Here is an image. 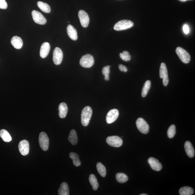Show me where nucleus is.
Segmentation results:
<instances>
[{
  "instance_id": "1",
  "label": "nucleus",
  "mask_w": 195,
  "mask_h": 195,
  "mask_svg": "<svg viewBox=\"0 0 195 195\" xmlns=\"http://www.w3.org/2000/svg\"><path fill=\"white\" fill-rule=\"evenodd\" d=\"M93 113L92 109L90 106H86L82 110L81 123L84 126L88 125Z\"/></svg>"
},
{
  "instance_id": "2",
  "label": "nucleus",
  "mask_w": 195,
  "mask_h": 195,
  "mask_svg": "<svg viewBox=\"0 0 195 195\" xmlns=\"http://www.w3.org/2000/svg\"><path fill=\"white\" fill-rule=\"evenodd\" d=\"M134 23L131 21L129 20H122L119 21L115 25L114 29L116 31H121L130 29L133 27Z\"/></svg>"
},
{
  "instance_id": "3",
  "label": "nucleus",
  "mask_w": 195,
  "mask_h": 195,
  "mask_svg": "<svg viewBox=\"0 0 195 195\" xmlns=\"http://www.w3.org/2000/svg\"><path fill=\"white\" fill-rule=\"evenodd\" d=\"M94 63L95 60L93 56L89 54L82 56L80 62V64L82 67L86 68L91 67Z\"/></svg>"
},
{
  "instance_id": "4",
  "label": "nucleus",
  "mask_w": 195,
  "mask_h": 195,
  "mask_svg": "<svg viewBox=\"0 0 195 195\" xmlns=\"http://www.w3.org/2000/svg\"><path fill=\"white\" fill-rule=\"evenodd\" d=\"M176 52L178 57L183 63L187 64L190 62L191 56L185 49L178 47L176 49Z\"/></svg>"
},
{
  "instance_id": "5",
  "label": "nucleus",
  "mask_w": 195,
  "mask_h": 195,
  "mask_svg": "<svg viewBox=\"0 0 195 195\" xmlns=\"http://www.w3.org/2000/svg\"><path fill=\"white\" fill-rule=\"evenodd\" d=\"M39 142L41 149L46 151L49 149V140L48 135L44 132H41L39 135Z\"/></svg>"
},
{
  "instance_id": "6",
  "label": "nucleus",
  "mask_w": 195,
  "mask_h": 195,
  "mask_svg": "<svg viewBox=\"0 0 195 195\" xmlns=\"http://www.w3.org/2000/svg\"><path fill=\"white\" fill-rule=\"evenodd\" d=\"M136 126L140 132L146 134L149 132V126L146 121L142 118H138L136 122Z\"/></svg>"
},
{
  "instance_id": "7",
  "label": "nucleus",
  "mask_w": 195,
  "mask_h": 195,
  "mask_svg": "<svg viewBox=\"0 0 195 195\" xmlns=\"http://www.w3.org/2000/svg\"><path fill=\"white\" fill-rule=\"evenodd\" d=\"M160 77L163 79V83L164 86L168 85L169 79L167 68L165 63H161L159 70Z\"/></svg>"
},
{
  "instance_id": "8",
  "label": "nucleus",
  "mask_w": 195,
  "mask_h": 195,
  "mask_svg": "<svg viewBox=\"0 0 195 195\" xmlns=\"http://www.w3.org/2000/svg\"><path fill=\"white\" fill-rule=\"evenodd\" d=\"M106 142L110 146L119 147L123 144V140L121 138L117 136H111L107 138Z\"/></svg>"
},
{
  "instance_id": "9",
  "label": "nucleus",
  "mask_w": 195,
  "mask_h": 195,
  "mask_svg": "<svg viewBox=\"0 0 195 195\" xmlns=\"http://www.w3.org/2000/svg\"><path fill=\"white\" fill-rule=\"evenodd\" d=\"M32 14L33 20L35 23L40 25L46 24L47 22L46 18L39 12L36 10H33L32 11Z\"/></svg>"
},
{
  "instance_id": "10",
  "label": "nucleus",
  "mask_w": 195,
  "mask_h": 195,
  "mask_svg": "<svg viewBox=\"0 0 195 195\" xmlns=\"http://www.w3.org/2000/svg\"><path fill=\"white\" fill-rule=\"evenodd\" d=\"M63 53L61 49L56 47L54 50L53 54V61L56 65H60L63 59Z\"/></svg>"
},
{
  "instance_id": "11",
  "label": "nucleus",
  "mask_w": 195,
  "mask_h": 195,
  "mask_svg": "<svg viewBox=\"0 0 195 195\" xmlns=\"http://www.w3.org/2000/svg\"><path fill=\"white\" fill-rule=\"evenodd\" d=\"M78 16L82 26L84 28L87 27L90 22L88 14L85 11L81 10L79 11Z\"/></svg>"
},
{
  "instance_id": "12",
  "label": "nucleus",
  "mask_w": 195,
  "mask_h": 195,
  "mask_svg": "<svg viewBox=\"0 0 195 195\" xmlns=\"http://www.w3.org/2000/svg\"><path fill=\"white\" fill-rule=\"evenodd\" d=\"M119 116V112L116 109L110 110L108 112L106 117V121L108 124H111L116 120Z\"/></svg>"
},
{
  "instance_id": "13",
  "label": "nucleus",
  "mask_w": 195,
  "mask_h": 195,
  "mask_svg": "<svg viewBox=\"0 0 195 195\" xmlns=\"http://www.w3.org/2000/svg\"><path fill=\"white\" fill-rule=\"evenodd\" d=\"M18 149L21 154L23 156H27L29 154V144L26 140H23L18 144Z\"/></svg>"
},
{
  "instance_id": "14",
  "label": "nucleus",
  "mask_w": 195,
  "mask_h": 195,
  "mask_svg": "<svg viewBox=\"0 0 195 195\" xmlns=\"http://www.w3.org/2000/svg\"><path fill=\"white\" fill-rule=\"evenodd\" d=\"M148 162L152 170L155 171H159L162 168V166L161 163H160L158 160L151 157L148 159Z\"/></svg>"
},
{
  "instance_id": "15",
  "label": "nucleus",
  "mask_w": 195,
  "mask_h": 195,
  "mask_svg": "<svg viewBox=\"0 0 195 195\" xmlns=\"http://www.w3.org/2000/svg\"><path fill=\"white\" fill-rule=\"evenodd\" d=\"M50 49V46L48 42H44L42 44L40 51V55L42 58L47 57Z\"/></svg>"
},
{
  "instance_id": "16",
  "label": "nucleus",
  "mask_w": 195,
  "mask_h": 195,
  "mask_svg": "<svg viewBox=\"0 0 195 195\" xmlns=\"http://www.w3.org/2000/svg\"><path fill=\"white\" fill-rule=\"evenodd\" d=\"M68 36L73 40L76 41L78 39L77 32L76 29L71 25H69L67 27Z\"/></svg>"
},
{
  "instance_id": "17",
  "label": "nucleus",
  "mask_w": 195,
  "mask_h": 195,
  "mask_svg": "<svg viewBox=\"0 0 195 195\" xmlns=\"http://www.w3.org/2000/svg\"><path fill=\"white\" fill-rule=\"evenodd\" d=\"M184 147L187 156L190 158H193L195 156V150L191 143L189 141H187L185 143Z\"/></svg>"
},
{
  "instance_id": "18",
  "label": "nucleus",
  "mask_w": 195,
  "mask_h": 195,
  "mask_svg": "<svg viewBox=\"0 0 195 195\" xmlns=\"http://www.w3.org/2000/svg\"><path fill=\"white\" fill-rule=\"evenodd\" d=\"M11 44L16 49H19L23 46V41L20 37L17 36H14L11 40Z\"/></svg>"
},
{
  "instance_id": "19",
  "label": "nucleus",
  "mask_w": 195,
  "mask_h": 195,
  "mask_svg": "<svg viewBox=\"0 0 195 195\" xmlns=\"http://www.w3.org/2000/svg\"><path fill=\"white\" fill-rule=\"evenodd\" d=\"M59 116L61 118H64L67 116L68 111V108L66 104L64 102L60 103L59 106Z\"/></svg>"
},
{
  "instance_id": "20",
  "label": "nucleus",
  "mask_w": 195,
  "mask_h": 195,
  "mask_svg": "<svg viewBox=\"0 0 195 195\" xmlns=\"http://www.w3.org/2000/svg\"><path fill=\"white\" fill-rule=\"evenodd\" d=\"M58 195H69V185L67 183L63 182L61 184L60 188L58 190Z\"/></svg>"
},
{
  "instance_id": "21",
  "label": "nucleus",
  "mask_w": 195,
  "mask_h": 195,
  "mask_svg": "<svg viewBox=\"0 0 195 195\" xmlns=\"http://www.w3.org/2000/svg\"><path fill=\"white\" fill-rule=\"evenodd\" d=\"M69 140L72 145H75L77 144L78 139L76 131L72 130L70 131L69 135Z\"/></svg>"
},
{
  "instance_id": "22",
  "label": "nucleus",
  "mask_w": 195,
  "mask_h": 195,
  "mask_svg": "<svg viewBox=\"0 0 195 195\" xmlns=\"http://www.w3.org/2000/svg\"><path fill=\"white\" fill-rule=\"evenodd\" d=\"M0 137L4 141L6 142H10L12 140L11 136L8 131L5 130H2L0 131Z\"/></svg>"
},
{
  "instance_id": "23",
  "label": "nucleus",
  "mask_w": 195,
  "mask_h": 195,
  "mask_svg": "<svg viewBox=\"0 0 195 195\" xmlns=\"http://www.w3.org/2000/svg\"><path fill=\"white\" fill-rule=\"evenodd\" d=\"M37 5L38 8L44 13H49L51 12V9L50 6L46 3L39 1L37 2Z\"/></svg>"
},
{
  "instance_id": "24",
  "label": "nucleus",
  "mask_w": 195,
  "mask_h": 195,
  "mask_svg": "<svg viewBox=\"0 0 195 195\" xmlns=\"http://www.w3.org/2000/svg\"><path fill=\"white\" fill-rule=\"evenodd\" d=\"M69 157L73 161V162L75 166L79 167L81 165V162L78 154L74 152H71L69 154Z\"/></svg>"
},
{
  "instance_id": "25",
  "label": "nucleus",
  "mask_w": 195,
  "mask_h": 195,
  "mask_svg": "<svg viewBox=\"0 0 195 195\" xmlns=\"http://www.w3.org/2000/svg\"><path fill=\"white\" fill-rule=\"evenodd\" d=\"M89 180L94 191L97 190L99 187V184L94 174H91L89 176Z\"/></svg>"
},
{
  "instance_id": "26",
  "label": "nucleus",
  "mask_w": 195,
  "mask_h": 195,
  "mask_svg": "<svg viewBox=\"0 0 195 195\" xmlns=\"http://www.w3.org/2000/svg\"><path fill=\"white\" fill-rule=\"evenodd\" d=\"M181 195H191L194 193V190L192 187H184L181 188L179 191Z\"/></svg>"
},
{
  "instance_id": "27",
  "label": "nucleus",
  "mask_w": 195,
  "mask_h": 195,
  "mask_svg": "<svg viewBox=\"0 0 195 195\" xmlns=\"http://www.w3.org/2000/svg\"><path fill=\"white\" fill-rule=\"evenodd\" d=\"M97 168L98 172L102 177H104L106 175V170L105 166L100 162H98L97 164Z\"/></svg>"
},
{
  "instance_id": "28",
  "label": "nucleus",
  "mask_w": 195,
  "mask_h": 195,
  "mask_svg": "<svg viewBox=\"0 0 195 195\" xmlns=\"http://www.w3.org/2000/svg\"><path fill=\"white\" fill-rule=\"evenodd\" d=\"M117 182L121 183H124L128 181V178L125 174L122 173H117L116 176Z\"/></svg>"
},
{
  "instance_id": "29",
  "label": "nucleus",
  "mask_w": 195,
  "mask_h": 195,
  "mask_svg": "<svg viewBox=\"0 0 195 195\" xmlns=\"http://www.w3.org/2000/svg\"><path fill=\"white\" fill-rule=\"evenodd\" d=\"M151 81L147 80L145 82L144 87H143L141 95L143 97H145L146 96L148 91L151 87Z\"/></svg>"
},
{
  "instance_id": "30",
  "label": "nucleus",
  "mask_w": 195,
  "mask_h": 195,
  "mask_svg": "<svg viewBox=\"0 0 195 195\" xmlns=\"http://www.w3.org/2000/svg\"><path fill=\"white\" fill-rule=\"evenodd\" d=\"M176 133V126L174 125L170 126L167 131L168 137L170 138H172L174 137Z\"/></svg>"
},
{
  "instance_id": "31",
  "label": "nucleus",
  "mask_w": 195,
  "mask_h": 195,
  "mask_svg": "<svg viewBox=\"0 0 195 195\" xmlns=\"http://www.w3.org/2000/svg\"><path fill=\"white\" fill-rule=\"evenodd\" d=\"M110 67H111V66L107 65V66L103 68L102 72L103 74L105 75V80L109 81L110 79L109 74Z\"/></svg>"
},
{
  "instance_id": "32",
  "label": "nucleus",
  "mask_w": 195,
  "mask_h": 195,
  "mask_svg": "<svg viewBox=\"0 0 195 195\" xmlns=\"http://www.w3.org/2000/svg\"><path fill=\"white\" fill-rule=\"evenodd\" d=\"M120 56L122 60L126 62L130 61L131 59V56L127 51H124L123 53H121L120 54Z\"/></svg>"
},
{
  "instance_id": "33",
  "label": "nucleus",
  "mask_w": 195,
  "mask_h": 195,
  "mask_svg": "<svg viewBox=\"0 0 195 195\" xmlns=\"http://www.w3.org/2000/svg\"><path fill=\"white\" fill-rule=\"evenodd\" d=\"M8 7V3L5 0H0V9H6Z\"/></svg>"
},
{
  "instance_id": "34",
  "label": "nucleus",
  "mask_w": 195,
  "mask_h": 195,
  "mask_svg": "<svg viewBox=\"0 0 195 195\" xmlns=\"http://www.w3.org/2000/svg\"><path fill=\"white\" fill-rule=\"evenodd\" d=\"M119 68L120 70L121 71H123L124 72H126L127 71L128 69L125 65L122 64H120L119 65Z\"/></svg>"
},
{
  "instance_id": "35",
  "label": "nucleus",
  "mask_w": 195,
  "mask_h": 195,
  "mask_svg": "<svg viewBox=\"0 0 195 195\" xmlns=\"http://www.w3.org/2000/svg\"><path fill=\"white\" fill-rule=\"evenodd\" d=\"M183 31L185 34H187L189 33V29L188 26L186 24H185L183 27Z\"/></svg>"
},
{
  "instance_id": "36",
  "label": "nucleus",
  "mask_w": 195,
  "mask_h": 195,
  "mask_svg": "<svg viewBox=\"0 0 195 195\" xmlns=\"http://www.w3.org/2000/svg\"><path fill=\"white\" fill-rule=\"evenodd\" d=\"M179 1L182 2H184L188 1H191V0H179Z\"/></svg>"
},
{
  "instance_id": "37",
  "label": "nucleus",
  "mask_w": 195,
  "mask_h": 195,
  "mask_svg": "<svg viewBox=\"0 0 195 195\" xmlns=\"http://www.w3.org/2000/svg\"><path fill=\"white\" fill-rule=\"evenodd\" d=\"M140 195H147V194H144H144H140Z\"/></svg>"
}]
</instances>
